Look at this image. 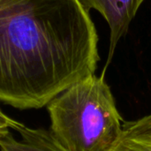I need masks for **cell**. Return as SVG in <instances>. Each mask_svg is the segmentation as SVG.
<instances>
[{
  "label": "cell",
  "instance_id": "1",
  "mask_svg": "<svg viewBox=\"0 0 151 151\" xmlns=\"http://www.w3.org/2000/svg\"><path fill=\"white\" fill-rule=\"evenodd\" d=\"M98 36L79 0H0V102L41 109L96 73Z\"/></svg>",
  "mask_w": 151,
  "mask_h": 151
},
{
  "label": "cell",
  "instance_id": "2",
  "mask_svg": "<svg viewBox=\"0 0 151 151\" xmlns=\"http://www.w3.org/2000/svg\"><path fill=\"white\" fill-rule=\"evenodd\" d=\"M47 110L50 132L65 151H111L123 135L125 121L104 75L75 82Z\"/></svg>",
  "mask_w": 151,
  "mask_h": 151
},
{
  "label": "cell",
  "instance_id": "3",
  "mask_svg": "<svg viewBox=\"0 0 151 151\" xmlns=\"http://www.w3.org/2000/svg\"><path fill=\"white\" fill-rule=\"evenodd\" d=\"M88 11H97L110 27V46L106 67L111 63L119 40L124 37L145 0H79Z\"/></svg>",
  "mask_w": 151,
  "mask_h": 151
},
{
  "label": "cell",
  "instance_id": "4",
  "mask_svg": "<svg viewBox=\"0 0 151 151\" xmlns=\"http://www.w3.org/2000/svg\"><path fill=\"white\" fill-rule=\"evenodd\" d=\"M19 139L11 133L0 139L1 151H65L53 138L50 130L32 128L24 124L15 130Z\"/></svg>",
  "mask_w": 151,
  "mask_h": 151
},
{
  "label": "cell",
  "instance_id": "5",
  "mask_svg": "<svg viewBox=\"0 0 151 151\" xmlns=\"http://www.w3.org/2000/svg\"><path fill=\"white\" fill-rule=\"evenodd\" d=\"M123 134L151 140V113L138 119L124 123Z\"/></svg>",
  "mask_w": 151,
  "mask_h": 151
},
{
  "label": "cell",
  "instance_id": "6",
  "mask_svg": "<svg viewBox=\"0 0 151 151\" xmlns=\"http://www.w3.org/2000/svg\"><path fill=\"white\" fill-rule=\"evenodd\" d=\"M111 151H151V140L123 134Z\"/></svg>",
  "mask_w": 151,
  "mask_h": 151
},
{
  "label": "cell",
  "instance_id": "7",
  "mask_svg": "<svg viewBox=\"0 0 151 151\" xmlns=\"http://www.w3.org/2000/svg\"><path fill=\"white\" fill-rule=\"evenodd\" d=\"M20 124V122L6 115L0 108V139L8 134L10 133V129L16 130Z\"/></svg>",
  "mask_w": 151,
  "mask_h": 151
}]
</instances>
